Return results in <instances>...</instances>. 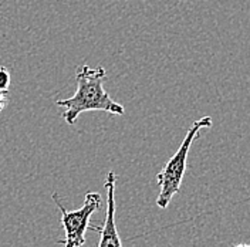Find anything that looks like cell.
I'll return each instance as SVG.
<instances>
[{
	"label": "cell",
	"instance_id": "1",
	"mask_svg": "<svg viewBox=\"0 0 250 247\" xmlns=\"http://www.w3.org/2000/svg\"><path fill=\"white\" fill-rule=\"evenodd\" d=\"M104 80H107V73L103 67L91 68L85 64L77 67L76 94L56 103L59 107L65 108L62 111V118L65 123L73 125L77 121L78 115L87 111H105L115 115H124V107L115 103L104 90Z\"/></svg>",
	"mask_w": 250,
	"mask_h": 247
},
{
	"label": "cell",
	"instance_id": "5",
	"mask_svg": "<svg viewBox=\"0 0 250 247\" xmlns=\"http://www.w3.org/2000/svg\"><path fill=\"white\" fill-rule=\"evenodd\" d=\"M10 81V71L6 67H0V91H9Z\"/></svg>",
	"mask_w": 250,
	"mask_h": 247
},
{
	"label": "cell",
	"instance_id": "6",
	"mask_svg": "<svg viewBox=\"0 0 250 247\" xmlns=\"http://www.w3.org/2000/svg\"><path fill=\"white\" fill-rule=\"evenodd\" d=\"M9 104V91H0V112Z\"/></svg>",
	"mask_w": 250,
	"mask_h": 247
},
{
	"label": "cell",
	"instance_id": "4",
	"mask_svg": "<svg viewBox=\"0 0 250 247\" xmlns=\"http://www.w3.org/2000/svg\"><path fill=\"white\" fill-rule=\"evenodd\" d=\"M105 189H107V209H105V220L101 227L94 226L93 230H97L101 234L98 247H124L121 243L120 234L115 225V185L117 175L114 172H108L105 178Z\"/></svg>",
	"mask_w": 250,
	"mask_h": 247
},
{
	"label": "cell",
	"instance_id": "3",
	"mask_svg": "<svg viewBox=\"0 0 250 247\" xmlns=\"http://www.w3.org/2000/svg\"><path fill=\"white\" fill-rule=\"evenodd\" d=\"M53 202L62 212V225L64 227V239L59 240L64 247H81L85 243V232L88 229L93 230V225H90V217L98 212L103 206L101 195L97 192H88L85 195L84 205L77 210H67L62 206L59 193H53Z\"/></svg>",
	"mask_w": 250,
	"mask_h": 247
},
{
	"label": "cell",
	"instance_id": "7",
	"mask_svg": "<svg viewBox=\"0 0 250 247\" xmlns=\"http://www.w3.org/2000/svg\"><path fill=\"white\" fill-rule=\"evenodd\" d=\"M234 247H250V245H248V243H240V245H237V246Z\"/></svg>",
	"mask_w": 250,
	"mask_h": 247
},
{
	"label": "cell",
	"instance_id": "2",
	"mask_svg": "<svg viewBox=\"0 0 250 247\" xmlns=\"http://www.w3.org/2000/svg\"><path fill=\"white\" fill-rule=\"evenodd\" d=\"M210 117H202L201 120H196L188 129L187 135L182 141L178 151L173 154L171 159L165 164L164 169L156 175V182L159 186V195L156 198V205L159 209H167L171 203L172 198L179 192L185 172H187V162L189 149L193 144V141L201 135L202 129H208L212 126Z\"/></svg>",
	"mask_w": 250,
	"mask_h": 247
}]
</instances>
